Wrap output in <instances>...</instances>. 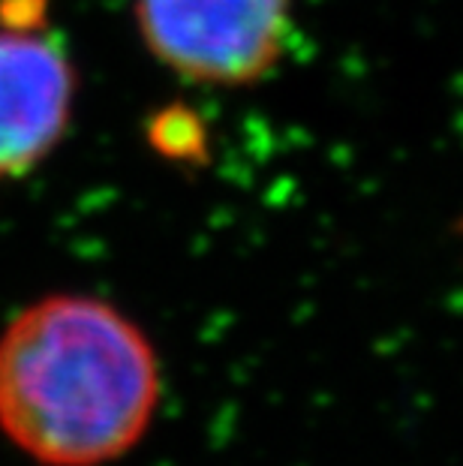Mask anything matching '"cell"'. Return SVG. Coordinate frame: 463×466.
I'll return each instance as SVG.
<instances>
[{"label": "cell", "mask_w": 463, "mask_h": 466, "mask_svg": "<svg viewBox=\"0 0 463 466\" xmlns=\"http://www.w3.org/2000/svg\"><path fill=\"white\" fill-rule=\"evenodd\" d=\"M136 27L166 69L193 85L253 87L280 69L295 0H136Z\"/></svg>", "instance_id": "2"}, {"label": "cell", "mask_w": 463, "mask_h": 466, "mask_svg": "<svg viewBox=\"0 0 463 466\" xmlns=\"http://www.w3.org/2000/svg\"><path fill=\"white\" fill-rule=\"evenodd\" d=\"M147 142L160 157L181 166L211 163V130L196 108L172 103L147 121Z\"/></svg>", "instance_id": "4"}, {"label": "cell", "mask_w": 463, "mask_h": 466, "mask_svg": "<svg viewBox=\"0 0 463 466\" xmlns=\"http://www.w3.org/2000/svg\"><path fill=\"white\" fill-rule=\"evenodd\" d=\"M75 69L61 43L31 27L0 31V177L27 175L61 142Z\"/></svg>", "instance_id": "3"}, {"label": "cell", "mask_w": 463, "mask_h": 466, "mask_svg": "<svg viewBox=\"0 0 463 466\" xmlns=\"http://www.w3.org/2000/svg\"><path fill=\"white\" fill-rule=\"evenodd\" d=\"M163 398L154 343L94 295L39 299L0 334V433L39 466H106Z\"/></svg>", "instance_id": "1"}]
</instances>
